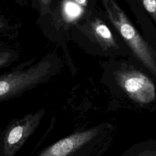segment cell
Wrapping results in <instances>:
<instances>
[{"label":"cell","instance_id":"cell-2","mask_svg":"<svg viewBox=\"0 0 156 156\" xmlns=\"http://www.w3.org/2000/svg\"><path fill=\"white\" fill-rule=\"evenodd\" d=\"M99 126L75 132L43 149L37 156H101L108 144Z\"/></svg>","mask_w":156,"mask_h":156},{"label":"cell","instance_id":"cell-3","mask_svg":"<svg viewBox=\"0 0 156 156\" xmlns=\"http://www.w3.org/2000/svg\"><path fill=\"white\" fill-rule=\"evenodd\" d=\"M112 24L127 43L133 54L156 76V55L143 39L126 13L113 1H102Z\"/></svg>","mask_w":156,"mask_h":156},{"label":"cell","instance_id":"cell-8","mask_svg":"<svg viewBox=\"0 0 156 156\" xmlns=\"http://www.w3.org/2000/svg\"><path fill=\"white\" fill-rule=\"evenodd\" d=\"M119 156H156V141L135 144Z\"/></svg>","mask_w":156,"mask_h":156},{"label":"cell","instance_id":"cell-7","mask_svg":"<svg viewBox=\"0 0 156 156\" xmlns=\"http://www.w3.org/2000/svg\"><path fill=\"white\" fill-rule=\"evenodd\" d=\"M19 52L12 44L0 43V69L9 66L19 58Z\"/></svg>","mask_w":156,"mask_h":156},{"label":"cell","instance_id":"cell-1","mask_svg":"<svg viewBox=\"0 0 156 156\" xmlns=\"http://www.w3.org/2000/svg\"><path fill=\"white\" fill-rule=\"evenodd\" d=\"M36 58L0 74V102L20 97L38 85L48 82L60 71L62 63L56 54H48L35 62Z\"/></svg>","mask_w":156,"mask_h":156},{"label":"cell","instance_id":"cell-4","mask_svg":"<svg viewBox=\"0 0 156 156\" xmlns=\"http://www.w3.org/2000/svg\"><path fill=\"white\" fill-rule=\"evenodd\" d=\"M45 112L41 108L10 121L1 133L0 156H15L38 128Z\"/></svg>","mask_w":156,"mask_h":156},{"label":"cell","instance_id":"cell-9","mask_svg":"<svg viewBox=\"0 0 156 156\" xmlns=\"http://www.w3.org/2000/svg\"><path fill=\"white\" fill-rule=\"evenodd\" d=\"M143 5L156 23V1L145 0L143 1Z\"/></svg>","mask_w":156,"mask_h":156},{"label":"cell","instance_id":"cell-6","mask_svg":"<svg viewBox=\"0 0 156 156\" xmlns=\"http://www.w3.org/2000/svg\"><path fill=\"white\" fill-rule=\"evenodd\" d=\"M91 29L93 35L104 49L118 47L111 31L101 20H94L91 23Z\"/></svg>","mask_w":156,"mask_h":156},{"label":"cell","instance_id":"cell-10","mask_svg":"<svg viewBox=\"0 0 156 156\" xmlns=\"http://www.w3.org/2000/svg\"><path fill=\"white\" fill-rule=\"evenodd\" d=\"M9 26V21L0 11V32L7 30Z\"/></svg>","mask_w":156,"mask_h":156},{"label":"cell","instance_id":"cell-11","mask_svg":"<svg viewBox=\"0 0 156 156\" xmlns=\"http://www.w3.org/2000/svg\"><path fill=\"white\" fill-rule=\"evenodd\" d=\"M74 2L75 3H77L78 4L85 5L87 3V1H74Z\"/></svg>","mask_w":156,"mask_h":156},{"label":"cell","instance_id":"cell-5","mask_svg":"<svg viewBox=\"0 0 156 156\" xmlns=\"http://www.w3.org/2000/svg\"><path fill=\"white\" fill-rule=\"evenodd\" d=\"M115 75L117 83L134 101L148 104L154 100L155 86L142 73L134 69H120Z\"/></svg>","mask_w":156,"mask_h":156}]
</instances>
